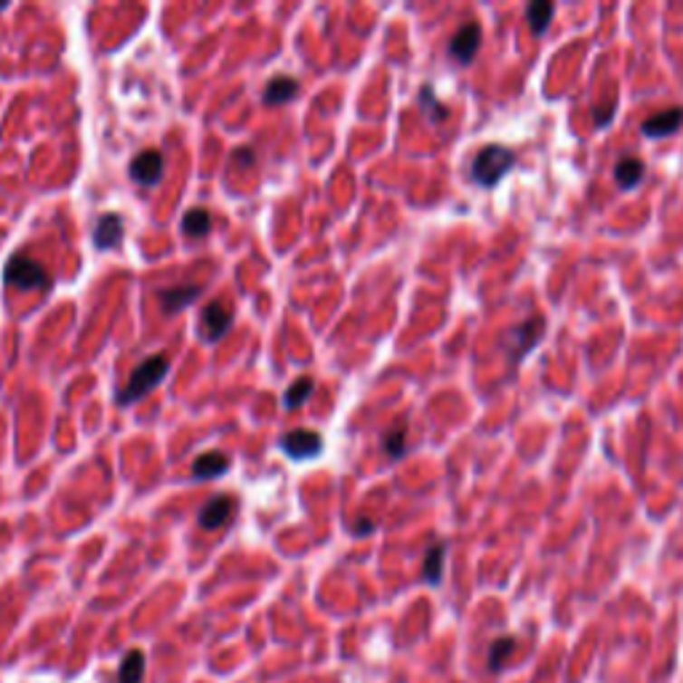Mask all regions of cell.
<instances>
[{
  "mask_svg": "<svg viewBox=\"0 0 683 683\" xmlns=\"http://www.w3.org/2000/svg\"><path fill=\"white\" fill-rule=\"evenodd\" d=\"M553 14H555V5L547 3V0H537V3H529V5H526V22L532 24V30H534L537 35H542V33L547 30Z\"/></svg>",
  "mask_w": 683,
  "mask_h": 683,
  "instance_id": "obj_20",
  "label": "cell"
},
{
  "mask_svg": "<svg viewBox=\"0 0 683 683\" xmlns=\"http://www.w3.org/2000/svg\"><path fill=\"white\" fill-rule=\"evenodd\" d=\"M614 177H617V182H620L622 190H633L635 185L643 179V160H638V158H622V160L617 163V168H614Z\"/></svg>",
  "mask_w": 683,
  "mask_h": 683,
  "instance_id": "obj_18",
  "label": "cell"
},
{
  "mask_svg": "<svg viewBox=\"0 0 683 683\" xmlns=\"http://www.w3.org/2000/svg\"><path fill=\"white\" fill-rule=\"evenodd\" d=\"M163 168H166V158L160 149L149 147V149H142L131 158L129 163V177L142 185V188H155L163 177Z\"/></svg>",
  "mask_w": 683,
  "mask_h": 683,
  "instance_id": "obj_5",
  "label": "cell"
},
{
  "mask_svg": "<svg viewBox=\"0 0 683 683\" xmlns=\"http://www.w3.org/2000/svg\"><path fill=\"white\" fill-rule=\"evenodd\" d=\"M233 513H236V499L227 494H219L203 505V510L197 513V524L206 532H214V529H222L225 524H230Z\"/></svg>",
  "mask_w": 683,
  "mask_h": 683,
  "instance_id": "obj_9",
  "label": "cell"
},
{
  "mask_svg": "<svg viewBox=\"0 0 683 683\" xmlns=\"http://www.w3.org/2000/svg\"><path fill=\"white\" fill-rule=\"evenodd\" d=\"M147 654L142 649H129L118 665V681L115 683H145Z\"/></svg>",
  "mask_w": 683,
  "mask_h": 683,
  "instance_id": "obj_13",
  "label": "cell"
},
{
  "mask_svg": "<svg viewBox=\"0 0 683 683\" xmlns=\"http://www.w3.org/2000/svg\"><path fill=\"white\" fill-rule=\"evenodd\" d=\"M211 227H214L211 211H208V208H200V206L190 208V211L185 214V219H182V230H185L190 238H203V236H208Z\"/></svg>",
  "mask_w": 683,
  "mask_h": 683,
  "instance_id": "obj_17",
  "label": "cell"
},
{
  "mask_svg": "<svg viewBox=\"0 0 683 683\" xmlns=\"http://www.w3.org/2000/svg\"><path fill=\"white\" fill-rule=\"evenodd\" d=\"M382 446H385V451H388L390 459H400L406 454V428L403 425L392 428L390 433L385 436V440H382Z\"/></svg>",
  "mask_w": 683,
  "mask_h": 683,
  "instance_id": "obj_23",
  "label": "cell"
},
{
  "mask_svg": "<svg viewBox=\"0 0 683 683\" xmlns=\"http://www.w3.org/2000/svg\"><path fill=\"white\" fill-rule=\"evenodd\" d=\"M278 446L284 448V454H286V457H292V459H296V462H302V459H313V457H318V454H321V448H323V438H321L318 433H313V430H292V433L281 436Z\"/></svg>",
  "mask_w": 683,
  "mask_h": 683,
  "instance_id": "obj_7",
  "label": "cell"
},
{
  "mask_svg": "<svg viewBox=\"0 0 683 683\" xmlns=\"http://www.w3.org/2000/svg\"><path fill=\"white\" fill-rule=\"evenodd\" d=\"M683 123V107H670V110H662V112H657V115H651V118H646L643 120V126H640V131H643V137H649V139H659V137H670V134H676L678 129H681Z\"/></svg>",
  "mask_w": 683,
  "mask_h": 683,
  "instance_id": "obj_10",
  "label": "cell"
},
{
  "mask_svg": "<svg viewBox=\"0 0 683 683\" xmlns=\"http://www.w3.org/2000/svg\"><path fill=\"white\" fill-rule=\"evenodd\" d=\"M5 5H8V3H0V11H5Z\"/></svg>",
  "mask_w": 683,
  "mask_h": 683,
  "instance_id": "obj_26",
  "label": "cell"
},
{
  "mask_svg": "<svg viewBox=\"0 0 683 683\" xmlns=\"http://www.w3.org/2000/svg\"><path fill=\"white\" fill-rule=\"evenodd\" d=\"M542 334H544V321H542V318H526L524 323L513 326V329L507 332L505 342H502V347L507 350V361H510L513 366H518V363L537 347Z\"/></svg>",
  "mask_w": 683,
  "mask_h": 683,
  "instance_id": "obj_4",
  "label": "cell"
},
{
  "mask_svg": "<svg viewBox=\"0 0 683 683\" xmlns=\"http://www.w3.org/2000/svg\"><path fill=\"white\" fill-rule=\"evenodd\" d=\"M352 532L358 534V537H363V534H369V532H374V524L371 521H366V518H361L355 526H352Z\"/></svg>",
  "mask_w": 683,
  "mask_h": 683,
  "instance_id": "obj_25",
  "label": "cell"
},
{
  "mask_svg": "<svg viewBox=\"0 0 683 683\" xmlns=\"http://www.w3.org/2000/svg\"><path fill=\"white\" fill-rule=\"evenodd\" d=\"M419 104H422V110L430 115V120H433V123H438V120H443V118L448 115V107H446L443 101H438V97L433 94V89H430V86H425V89L419 91Z\"/></svg>",
  "mask_w": 683,
  "mask_h": 683,
  "instance_id": "obj_22",
  "label": "cell"
},
{
  "mask_svg": "<svg viewBox=\"0 0 683 683\" xmlns=\"http://www.w3.org/2000/svg\"><path fill=\"white\" fill-rule=\"evenodd\" d=\"M481 24H476V22H467V24H462L457 33H454V38H451V43H448V53L459 62V64H470L473 59H476V53L481 49Z\"/></svg>",
  "mask_w": 683,
  "mask_h": 683,
  "instance_id": "obj_8",
  "label": "cell"
},
{
  "mask_svg": "<svg viewBox=\"0 0 683 683\" xmlns=\"http://www.w3.org/2000/svg\"><path fill=\"white\" fill-rule=\"evenodd\" d=\"M168 369H171V363H168V355H166V352H155V355L145 358V361L131 371V377H129V382L123 385V390L115 395L118 403H120V406H129V403H134V400L147 398L149 392L155 390V388L166 380Z\"/></svg>",
  "mask_w": 683,
  "mask_h": 683,
  "instance_id": "obj_1",
  "label": "cell"
},
{
  "mask_svg": "<svg viewBox=\"0 0 683 683\" xmlns=\"http://www.w3.org/2000/svg\"><path fill=\"white\" fill-rule=\"evenodd\" d=\"M200 296V286L197 284H182V286H171V289H163L158 293L160 299V307L166 315H174V313H182L185 307H190Z\"/></svg>",
  "mask_w": 683,
  "mask_h": 683,
  "instance_id": "obj_11",
  "label": "cell"
},
{
  "mask_svg": "<svg viewBox=\"0 0 683 683\" xmlns=\"http://www.w3.org/2000/svg\"><path fill=\"white\" fill-rule=\"evenodd\" d=\"M443 566H446V542L430 544V550L425 553V563H422V580L428 585L438 587L443 582Z\"/></svg>",
  "mask_w": 683,
  "mask_h": 683,
  "instance_id": "obj_16",
  "label": "cell"
},
{
  "mask_svg": "<svg viewBox=\"0 0 683 683\" xmlns=\"http://www.w3.org/2000/svg\"><path fill=\"white\" fill-rule=\"evenodd\" d=\"M313 388H315L313 377H299L292 388L284 392V409H299V406L310 398Z\"/></svg>",
  "mask_w": 683,
  "mask_h": 683,
  "instance_id": "obj_21",
  "label": "cell"
},
{
  "mask_svg": "<svg viewBox=\"0 0 683 683\" xmlns=\"http://www.w3.org/2000/svg\"><path fill=\"white\" fill-rule=\"evenodd\" d=\"M233 326V310L222 302V299H214L203 307V315H200V334L206 342H216L222 340Z\"/></svg>",
  "mask_w": 683,
  "mask_h": 683,
  "instance_id": "obj_6",
  "label": "cell"
},
{
  "mask_svg": "<svg viewBox=\"0 0 683 683\" xmlns=\"http://www.w3.org/2000/svg\"><path fill=\"white\" fill-rule=\"evenodd\" d=\"M230 467V457L222 451H206L193 462V478L197 481H214L219 476H225Z\"/></svg>",
  "mask_w": 683,
  "mask_h": 683,
  "instance_id": "obj_12",
  "label": "cell"
},
{
  "mask_svg": "<svg viewBox=\"0 0 683 683\" xmlns=\"http://www.w3.org/2000/svg\"><path fill=\"white\" fill-rule=\"evenodd\" d=\"M233 158H236V163H238V166H254V163H256V155H254V149H251V147H238Z\"/></svg>",
  "mask_w": 683,
  "mask_h": 683,
  "instance_id": "obj_24",
  "label": "cell"
},
{
  "mask_svg": "<svg viewBox=\"0 0 683 683\" xmlns=\"http://www.w3.org/2000/svg\"><path fill=\"white\" fill-rule=\"evenodd\" d=\"M3 278H5L8 286L22 289V292H30V289L35 292V289H49L51 286L49 270L38 259L24 256V254H14L8 259V265L3 270Z\"/></svg>",
  "mask_w": 683,
  "mask_h": 683,
  "instance_id": "obj_3",
  "label": "cell"
},
{
  "mask_svg": "<svg viewBox=\"0 0 683 683\" xmlns=\"http://www.w3.org/2000/svg\"><path fill=\"white\" fill-rule=\"evenodd\" d=\"M120 236H123L120 214H104L97 222V230H94V245L99 251H110L112 245H118Z\"/></svg>",
  "mask_w": 683,
  "mask_h": 683,
  "instance_id": "obj_14",
  "label": "cell"
},
{
  "mask_svg": "<svg viewBox=\"0 0 683 683\" xmlns=\"http://www.w3.org/2000/svg\"><path fill=\"white\" fill-rule=\"evenodd\" d=\"M513 166H515V152L510 147L486 145L476 152L473 166H470V177L481 188H496Z\"/></svg>",
  "mask_w": 683,
  "mask_h": 683,
  "instance_id": "obj_2",
  "label": "cell"
},
{
  "mask_svg": "<svg viewBox=\"0 0 683 683\" xmlns=\"http://www.w3.org/2000/svg\"><path fill=\"white\" fill-rule=\"evenodd\" d=\"M299 94V81L296 78H289V75H275L270 83H267V89H265V94H262V101L265 104H286L289 99H293Z\"/></svg>",
  "mask_w": 683,
  "mask_h": 683,
  "instance_id": "obj_15",
  "label": "cell"
},
{
  "mask_svg": "<svg viewBox=\"0 0 683 683\" xmlns=\"http://www.w3.org/2000/svg\"><path fill=\"white\" fill-rule=\"evenodd\" d=\"M513 649H515V638H510V635L496 638V640L488 646V670H491V673H499V670L507 665V659L513 657Z\"/></svg>",
  "mask_w": 683,
  "mask_h": 683,
  "instance_id": "obj_19",
  "label": "cell"
}]
</instances>
